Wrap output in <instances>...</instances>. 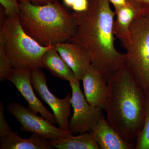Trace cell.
Returning <instances> with one entry per match:
<instances>
[{"mask_svg":"<svg viewBox=\"0 0 149 149\" xmlns=\"http://www.w3.org/2000/svg\"><path fill=\"white\" fill-rule=\"evenodd\" d=\"M77 22L76 32L69 42L83 46L89 53L92 65L107 80L126 62V55L115 46V16L109 0H89L87 10L72 13Z\"/></svg>","mask_w":149,"mask_h":149,"instance_id":"6da1fadb","label":"cell"},{"mask_svg":"<svg viewBox=\"0 0 149 149\" xmlns=\"http://www.w3.org/2000/svg\"><path fill=\"white\" fill-rule=\"evenodd\" d=\"M107 122L123 140L135 146L144 125L146 91L126 62L107 81Z\"/></svg>","mask_w":149,"mask_h":149,"instance_id":"7a4b0ae2","label":"cell"},{"mask_svg":"<svg viewBox=\"0 0 149 149\" xmlns=\"http://www.w3.org/2000/svg\"><path fill=\"white\" fill-rule=\"evenodd\" d=\"M20 7L22 27L41 45L69 42L76 32L77 22L72 13L57 0L44 5L20 0Z\"/></svg>","mask_w":149,"mask_h":149,"instance_id":"3957f363","label":"cell"},{"mask_svg":"<svg viewBox=\"0 0 149 149\" xmlns=\"http://www.w3.org/2000/svg\"><path fill=\"white\" fill-rule=\"evenodd\" d=\"M1 25L0 44L13 68H43L41 59L43 54L55 45H41L27 35L19 16L6 17Z\"/></svg>","mask_w":149,"mask_h":149,"instance_id":"277c9868","label":"cell"},{"mask_svg":"<svg viewBox=\"0 0 149 149\" xmlns=\"http://www.w3.org/2000/svg\"><path fill=\"white\" fill-rule=\"evenodd\" d=\"M120 40L126 63L146 91H149V10L137 17Z\"/></svg>","mask_w":149,"mask_h":149,"instance_id":"5b68a950","label":"cell"},{"mask_svg":"<svg viewBox=\"0 0 149 149\" xmlns=\"http://www.w3.org/2000/svg\"><path fill=\"white\" fill-rule=\"evenodd\" d=\"M80 80L69 82L73 115L70 119L69 130L72 134L91 132L104 115L102 109L91 104L80 88Z\"/></svg>","mask_w":149,"mask_h":149,"instance_id":"8992f818","label":"cell"},{"mask_svg":"<svg viewBox=\"0 0 149 149\" xmlns=\"http://www.w3.org/2000/svg\"><path fill=\"white\" fill-rule=\"evenodd\" d=\"M6 109L19 123L20 130L24 132L32 133L48 140L65 139L73 135L70 131L56 127L42 116H38L19 103H9Z\"/></svg>","mask_w":149,"mask_h":149,"instance_id":"52a82bcc","label":"cell"},{"mask_svg":"<svg viewBox=\"0 0 149 149\" xmlns=\"http://www.w3.org/2000/svg\"><path fill=\"white\" fill-rule=\"evenodd\" d=\"M41 70H31V80L33 88L42 100L50 107L59 128L70 131L71 94L68 93L63 99L57 97L49 90L47 77Z\"/></svg>","mask_w":149,"mask_h":149,"instance_id":"ba28073f","label":"cell"},{"mask_svg":"<svg viewBox=\"0 0 149 149\" xmlns=\"http://www.w3.org/2000/svg\"><path fill=\"white\" fill-rule=\"evenodd\" d=\"M13 84L28 103V108L54 124H56L53 113L49 111L36 96L31 80V69L13 68L6 77Z\"/></svg>","mask_w":149,"mask_h":149,"instance_id":"9c48e42d","label":"cell"},{"mask_svg":"<svg viewBox=\"0 0 149 149\" xmlns=\"http://www.w3.org/2000/svg\"><path fill=\"white\" fill-rule=\"evenodd\" d=\"M55 47L76 78L82 80L92 65L91 56L87 50L79 44L70 42L58 43Z\"/></svg>","mask_w":149,"mask_h":149,"instance_id":"30bf717a","label":"cell"},{"mask_svg":"<svg viewBox=\"0 0 149 149\" xmlns=\"http://www.w3.org/2000/svg\"><path fill=\"white\" fill-rule=\"evenodd\" d=\"M81 80L88 102L104 110L108 92L107 79L91 65Z\"/></svg>","mask_w":149,"mask_h":149,"instance_id":"8fae6325","label":"cell"},{"mask_svg":"<svg viewBox=\"0 0 149 149\" xmlns=\"http://www.w3.org/2000/svg\"><path fill=\"white\" fill-rule=\"evenodd\" d=\"M100 149H134L135 146L120 137L109 125L104 116L92 130Z\"/></svg>","mask_w":149,"mask_h":149,"instance_id":"7c38bea8","label":"cell"},{"mask_svg":"<svg viewBox=\"0 0 149 149\" xmlns=\"http://www.w3.org/2000/svg\"><path fill=\"white\" fill-rule=\"evenodd\" d=\"M149 10V8L129 1L125 5L115 9L116 16L113 26L115 36L119 40L125 37L134 20Z\"/></svg>","mask_w":149,"mask_h":149,"instance_id":"4fadbf2b","label":"cell"},{"mask_svg":"<svg viewBox=\"0 0 149 149\" xmlns=\"http://www.w3.org/2000/svg\"><path fill=\"white\" fill-rule=\"evenodd\" d=\"M49 140L34 134L23 139L10 130L0 136V149H52Z\"/></svg>","mask_w":149,"mask_h":149,"instance_id":"5bb4252c","label":"cell"},{"mask_svg":"<svg viewBox=\"0 0 149 149\" xmlns=\"http://www.w3.org/2000/svg\"><path fill=\"white\" fill-rule=\"evenodd\" d=\"M41 63L43 68L61 80L70 82L77 79L72 70L58 53L55 45L43 54Z\"/></svg>","mask_w":149,"mask_h":149,"instance_id":"9a60e30c","label":"cell"},{"mask_svg":"<svg viewBox=\"0 0 149 149\" xmlns=\"http://www.w3.org/2000/svg\"><path fill=\"white\" fill-rule=\"evenodd\" d=\"M49 141L53 148L58 149H100L92 131Z\"/></svg>","mask_w":149,"mask_h":149,"instance_id":"2e32d148","label":"cell"},{"mask_svg":"<svg viewBox=\"0 0 149 149\" xmlns=\"http://www.w3.org/2000/svg\"><path fill=\"white\" fill-rule=\"evenodd\" d=\"M146 113L143 128L139 134L134 149H149V91H146Z\"/></svg>","mask_w":149,"mask_h":149,"instance_id":"e0dca14e","label":"cell"},{"mask_svg":"<svg viewBox=\"0 0 149 149\" xmlns=\"http://www.w3.org/2000/svg\"><path fill=\"white\" fill-rule=\"evenodd\" d=\"M13 68L10 60L6 56L2 45L0 44V81L6 80L9 73Z\"/></svg>","mask_w":149,"mask_h":149,"instance_id":"ac0fdd59","label":"cell"},{"mask_svg":"<svg viewBox=\"0 0 149 149\" xmlns=\"http://www.w3.org/2000/svg\"><path fill=\"white\" fill-rule=\"evenodd\" d=\"M6 17L19 16L20 13V0H0Z\"/></svg>","mask_w":149,"mask_h":149,"instance_id":"d6986e66","label":"cell"},{"mask_svg":"<svg viewBox=\"0 0 149 149\" xmlns=\"http://www.w3.org/2000/svg\"><path fill=\"white\" fill-rule=\"evenodd\" d=\"M4 107L1 102H0V136H2L8 131L12 130L10 126L6 121L4 115Z\"/></svg>","mask_w":149,"mask_h":149,"instance_id":"ffe728a7","label":"cell"},{"mask_svg":"<svg viewBox=\"0 0 149 149\" xmlns=\"http://www.w3.org/2000/svg\"><path fill=\"white\" fill-rule=\"evenodd\" d=\"M88 6L89 0H75L72 8L75 12H83L87 10Z\"/></svg>","mask_w":149,"mask_h":149,"instance_id":"44dd1931","label":"cell"},{"mask_svg":"<svg viewBox=\"0 0 149 149\" xmlns=\"http://www.w3.org/2000/svg\"><path fill=\"white\" fill-rule=\"evenodd\" d=\"M109 1L110 3L112 4L114 9L125 5L128 2L127 0H109Z\"/></svg>","mask_w":149,"mask_h":149,"instance_id":"7402d4cb","label":"cell"},{"mask_svg":"<svg viewBox=\"0 0 149 149\" xmlns=\"http://www.w3.org/2000/svg\"><path fill=\"white\" fill-rule=\"evenodd\" d=\"M34 4L37 5H44L49 3H52L55 0H29Z\"/></svg>","mask_w":149,"mask_h":149,"instance_id":"603a6c76","label":"cell"},{"mask_svg":"<svg viewBox=\"0 0 149 149\" xmlns=\"http://www.w3.org/2000/svg\"><path fill=\"white\" fill-rule=\"evenodd\" d=\"M128 1L136 3L138 4L149 8V0H127Z\"/></svg>","mask_w":149,"mask_h":149,"instance_id":"cb8c5ba5","label":"cell"},{"mask_svg":"<svg viewBox=\"0 0 149 149\" xmlns=\"http://www.w3.org/2000/svg\"><path fill=\"white\" fill-rule=\"evenodd\" d=\"M75 0H63L64 4L68 7L72 8Z\"/></svg>","mask_w":149,"mask_h":149,"instance_id":"d4e9b609","label":"cell"}]
</instances>
